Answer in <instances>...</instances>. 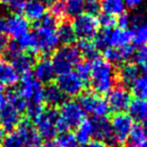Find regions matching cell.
Instances as JSON below:
<instances>
[{
	"label": "cell",
	"instance_id": "cell-39",
	"mask_svg": "<svg viewBox=\"0 0 147 147\" xmlns=\"http://www.w3.org/2000/svg\"><path fill=\"white\" fill-rule=\"evenodd\" d=\"M49 14L56 17L57 20L62 18L65 16V3L61 1L54 0L53 2L49 4Z\"/></svg>",
	"mask_w": 147,
	"mask_h": 147
},
{
	"label": "cell",
	"instance_id": "cell-26",
	"mask_svg": "<svg viewBox=\"0 0 147 147\" xmlns=\"http://www.w3.org/2000/svg\"><path fill=\"white\" fill-rule=\"evenodd\" d=\"M56 33H57L59 43L65 44V45H72V43L76 39L72 24H70L68 22H63L60 25H58L57 29H56Z\"/></svg>",
	"mask_w": 147,
	"mask_h": 147
},
{
	"label": "cell",
	"instance_id": "cell-36",
	"mask_svg": "<svg viewBox=\"0 0 147 147\" xmlns=\"http://www.w3.org/2000/svg\"><path fill=\"white\" fill-rule=\"evenodd\" d=\"M56 142L60 147H78L75 135L72 132H70V131L60 133Z\"/></svg>",
	"mask_w": 147,
	"mask_h": 147
},
{
	"label": "cell",
	"instance_id": "cell-9",
	"mask_svg": "<svg viewBox=\"0 0 147 147\" xmlns=\"http://www.w3.org/2000/svg\"><path fill=\"white\" fill-rule=\"evenodd\" d=\"M56 85L65 96L75 97L82 94L83 89L85 87V83L81 80L75 71H70V72L58 75Z\"/></svg>",
	"mask_w": 147,
	"mask_h": 147
},
{
	"label": "cell",
	"instance_id": "cell-18",
	"mask_svg": "<svg viewBox=\"0 0 147 147\" xmlns=\"http://www.w3.org/2000/svg\"><path fill=\"white\" fill-rule=\"evenodd\" d=\"M40 87H42V84L39 83L38 81H36L31 76V73H30L22 76L21 85H20V87H18V89L16 91L18 92V94L21 96L22 98L25 99L26 101H28V100L32 99L34 92Z\"/></svg>",
	"mask_w": 147,
	"mask_h": 147
},
{
	"label": "cell",
	"instance_id": "cell-14",
	"mask_svg": "<svg viewBox=\"0 0 147 147\" xmlns=\"http://www.w3.org/2000/svg\"><path fill=\"white\" fill-rule=\"evenodd\" d=\"M34 80L41 84H49L55 78V70L53 63L47 58H41L33 65Z\"/></svg>",
	"mask_w": 147,
	"mask_h": 147
},
{
	"label": "cell",
	"instance_id": "cell-13",
	"mask_svg": "<svg viewBox=\"0 0 147 147\" xmlns=\"http://www.w3.org/2000/svg\"><path fill=\"white\" fill-rule=\"evenodd\" d=\"M29 30L28 21L22 16L21 14H14L12 16L7 18V27L5 32L14 40H18L22 36L27 33Z\"/></svg>",
	"mask_w": 147,
	"mask_h": 147
},
{
	"label": "cell",
	"instance_id": "cell-40",
	"mask_svg": "<svg viewBox=\"0 0 147 147\" xmlns=\"http://www.w3.org/2000/svg\"><path fill=\"white\" fill-rule=\"evenodd\" d=\"M84 11L86 14H89L91 16L98 15L101 11V3L100 0H85L84 2Z\"/></svg>",
	"mask_w": 147,
	"mask_h": 147
},
{
	"label": "cell",
	"instance_id": "cell-47",
	"mask_svg": "<svg viewBox=\"0 0 147 147\" xmlns=\"http://www.w3.org/2000/svg\"><path fill=\"white\" fill-rule=\"evenodd\" d=\"M143 23H144V17L141 14H135L133 16H131V25L133 27H135V28H138Z\"/></svg>",
	"mask_w": 147,
	"mask_h": 147
},
{
	"label": "cell",
	"instance_id": "cell-31",
	"mask_svg": "<svg viewBox=\"0 0 147 147\" xmlns=\"http://www.w3.org/2000/svg\"><path fill=\"white\" fill-rule=\"evenodd\" d=\"M131 91L136 99L147 100V74L141 75L131 85Z\"/></svg>",
	"mask_w": 147,
	"mask_h": 147
},
{
	"label": "cell",
	"instance_id": "cell-53",
	"mask_svg": "<svg viewBox=\"0 0 147 147\" xmlns=\"http://www.w3.org/2000/svg\"><path fill=\"white\" fill-rule=\"evenodd\" d=\"M44 147H60V146H59L57 142H55V141H49V142L44 145Z\"/></svg>",
	"mask_w": 147,
	"mask_h": 147
},
{
	"label": "cell",
	"instance_id": "cell-32",
	"mask_svg": "<svg viewBox=\"0 0 147 147\" xmlns=\"http://www.w3.org/2000/svg\"><path fill=\"white\" fill-rule=\"evenodd\" d=\"M84 2L85 0H67L65 3V15L75 18L76 16L83 14Z\"/></svg>",
	"mask_w": 147,
	"mask_h": 147
},
{
	"label": "cell",
	"instance_id": "cell-22",
	"mask_svg": "<svg viewBox=\"0 0 147 147\" xmlns=\"http://www.w3.org/2000/svg\"><path fill=\"white\" fill-rule=\"evenodd\" d=\"M129 116L135 121H145L147 119V100L134 99L131 100L128 107Z\"/></svg>",
	"mask_w": 147,
	"mask_h": 147
},
{
	"label": "cell",
	"instance_id": "cell-30",
	"mask_svg": "<svg viewBox=\"0 0 147 147\" xmlns=\"http://www.w3.org/2000/svg\"><path fill=\"white\" fill-rule=\"evenodd\" d=\"M16 43L22 52L23 51H29L33 54H37V39L34 32H27L24 36H22Z\"/></svg>",
	"mask_w": 147,
	"mask_h": 147
},
{
	"label": "cell",
	"instance_id": "cell-42",
	"mask_svg": "<svg viewBox=\"0 0 147 147\" xmlns=\"http://www.w3.org/2000/svg\"><path fill=\"white\" fill-rule=\"evenodd\" d=\"M44 110V106L42 104H37V103H32L30 102L28 103V106L26 109V112H27V115L30 119H32L33 121L41 115V113Z\"/></svg>",
	"mask_w": 147,
	"mask_h": 147
},
{
	"label": "cell",
	"instance_id": "cell-34",
	"mask_svg": "<svg viewBox=\"0 0 147 147\" xmlns=\"http://www.w3.org/2000/svg\"><path fill=\"white\" fill-rule=\"evenodd\" d=\"M133 57H134L136 67L140 70L147 72V45L140 46L139 49L135 51Z\"/></svg>",
	"mask_w": 147,
	"mask_h": 147
},
{
	"label": "cell",
	"instance_id": "cell-6",
	"mask_svg": "<svg viewBox=\"0 0 147 147\" xmlns=\"http://www.w3.org/2000/svg\"><path fill=\"white\" fill-rule=\"evenodd\" d=\"M72 27L80 40H92L99 31V22L96 16L83 13L74 18Z\"/></svg>",
	"mask_w": 147,
	"mask_h": 147
},
{
	"label": "cell",
	"instance_id": "cell-41",
	"mask_svg": "<svg viewBox=\"0 0 147 147\" xmlns=\"http://www.w3.org/2000/svg\"><path fill=\"white\" fill-rule=\"evenodd\" d=\"M109 34H110V30L107 29H101L100 31H98L97 36L94 37V43L98 49H106L109 45Z\"/></svg>",
	"mask_w": 147,
	"mask_h": 147
},
{
	"label": "cell",
	"instance_id": "cell-38",
	"mask_svg": "<svg viewBox=\"0 0 147 147\" xmlns=\"http://www.w3.org/2000/svg\"><path fill=\"white\" fill-rule=\"evenodd\" d=\"M133 41L135 44L140 46H144L147 44V22H144L143 24L139 26L134 31V39Z\"/></svg>",
	"mask_w": 147,
	"mask_h": 147
},
{
	"label": "cell",
	"instance_id": "cell-11",
	"mask_svg": "<svg viewBox=\"0 0 147 147\" xmlns=\"http://www.w3.org/2000/svg\"><path fill=\"white\" fill-rule=\"evenodd\" d=\"M21 123V114L10 103L2 98L0 100V128L5 132L16 129Z\"/></svg>",
	"mask_w": 147,
	"mask_h": 147
},
{
	"label": "cell",
	"instance_id": "cell-25",
	"mask_svg": "<svg viewBox=\"0 0 147 147\" xmlns=\"http://www.w3.org/2000/svg\"><path fill=\"white\" fill-rule=\"evenodd\" d=\"M140 69L135 63H125L119 70V80L125 86H131L139 78Z\"/></svg>",
	"mask_w": 147,
	"mask_h": 147
},
{
	"label": "cell",
	"instance_id": "cell-8",
	"mask_svg": "<svg viewBox=\"0 0 147 147\" xmlns=\"http://www.w3.org/2000/svg\"><path fill=\"white\" fill-rule=\"evenodd\" d=\"M34 34L37 39V54L42 53L46 55L55 52L57 49L59 40L55 29L45 28L38 25Z\"/></svg>",
	"mask_w": 147,
	"mask_h": 147
},
{
	"label": "cell",
	"instance_id": "cell-5",
	"mask_svg": "<svg viewBox=\"0 0 147 147\" xmlns=\"http://www.w3.org/2000/svg\"><path fill=\"white\" fill-rule=\"evenodd\" d=\"M58 119V112L54 107L44 109L41 115L33 123L37 127L36 130L43 140L53 141L58 132L56 130V121Z\"/></svg>",
	"mask_w": 147,
	"mask_h": 147
},
{
	"label": "cell",
	"instance_id": "cell-49",
	"mask_svg": "<svg viewBox=\"0 0 147 147\" xmlns=\"http://www.w3.org/2000/svg\"><path fill=\"white\" fill-rule=\"evenodd\" d=\"M143 1L144 0H125V3H126L127 8L135 9L143 3Z\"/></svg>",
	"mask_w": 147,
	"mask_h": 147
},
{
	"label": "cell",
	"instance_id": "cell-4",
	"mask_svg": "<svg viewBox=\"0 0 147 147\" xmlns=\"http://www.w3.org/2000/svg\"><path fill=\"white\" fill-rule=\"evenodd\" d=\"M78 103L85 113L94 115V118H103L110 112L106 100L92 91H85L80 94Z\"/></svg>",
	"mask_w": 147,
	"mask_h": 147
},
{
	"label": "cell",
	"instance_id": "cell-56",
	"mask_svg": "<svg viewBox=\"0 0 147 147\" xmlns=\"http://www.w3.org/2000/svg\"><path fill=\"white\" fill-rule=\"evenodd\" d=\"M3 138H4V131L0 128V141H1V140H3Z\"/></svg>",
	"mask_w": 147,
	"mask_h": 147
},
{
	"label": "cell",
	"instance_id": "cell-28",
	"mask_svg": "<svg viewBox=\"0 0 147 147\" xmlns=\"http://www.w3.org/2000/svg\"><path fill=\"white\" fill-rule=\"evenodd\" d=\"M78 49L80 51L81 55H83L86 59L94 60L98 58V47L96 46L94 41L91 40H80L78 42Z\"/></svg>",
	"mask_w": 147,
	"mask_h": 147
},
{
	"label": "cell",
	"instance_id": "cell-24",
	"mask_svg": "<svg viewBox=\"0 0 147 147\" xmlns=\"http://www.w3.org/2000/svg\"><path fill=\"white\" fill-rule=\"evenodd\" d=\"M75 139L78 141V145L86 146L90 142L92 138V121L91 119L85 118L78 127V130L75 133Z\"/></svg>",
	"mask_w": 147,
	"mask_h": 147
},
{
	"label": "cell",
	"instance_id": "cell-55",
	"mask_svg": "<svg viewBox=\"0 0 147 147\" xmlns=\"http://www.w3.org/2000/svg\"><path fill=\"white\" fill-rule=\"evenodd\" d=\"M142 127H143L144 131L146 132V134H147V119L145 120V121H143V125H142Z\"/></svg>",
	"mask_w": 147,
	"mask_h": 147
},
{
	"label": "cell",
	"instance_id": "cell-52",
	"mask_svg": "<svg viewBox=\"0 0 147 147\" xmlns=\"http://www.w3.org/2000/svg\"><path fill=\"white\" fill-rule=\"evenodd\" d=\"M1 1H2L5 5L11 7V5H13V4L17 3V2H21V1H24V0H1Z\"/></svg>",
	"mask_w": 147,
	"mask_h": 147
},
{
	"label": "cell",
	"instance_id": "cell-16",
	"mask_svg": "<svg viewBox=\"0 0 147 147\" xmlns=\"http://www.w3.org/2000/svg\"><path fill=\"white\" fill-rule=\"evenodd\" d=\"M134 39V31L130 29H112L110 30L109 34V43L107 47H115L118 49L125 45L131 44V42H133Z\"/></svg>",
	"mask_w": 147,
	"mask_h": 147
},
{
	"label": "cell",
	"instance_id": "cell-15",
	"mask_svg": "<svg viewBox=\"0 0 147 147\" xmlns=\"http://www.w3.org/2000/svg\"><path fill=\"white\" fill-rule=\"evenodd\" d=\"M92 121V136L98 141H102L107 144H115L113 139V133L111 129L110 121L103 117V118H94Z\"/></svg>",
	"mask_w": 147,
	"mask_h": 147
},
{
	"label": "cell",
	"instance_id": "cell-51",
	"mask_svg": "<svg viewBox=\"0 0 147 147\" xmlns=\"http://www.w3.org/2000/svg\"><path fill=\"white\" fill-rule=\"evenodd\" d=\"M5 27H7V20L0 15V33L5 32Z\"/></svg>",
	"mask_w": 147,
	"mask_h": 147
},
{
	"label": "cell",
	"instance_id": "cell-37",
	"mask_svg": "<svg viewBox=\"0 0 147 147\" xmlns=\"http://www.w3.org/2000/svg\"><path fill=\"white\" fill-rule=\"evenodd\" d=\"M75 68H76V71H75L76 74L86 84L89 81L90 78V71H91V63H90V61H87V60L86 61H80Z\"/></svg>",
	"mask_w": 147,
	"mask_h": 147
},
{
	"label": "cell",
	"instance_id": "cell-44",
	"mask_svg": "<svg viewBox=\"0 0 147 147\" xmlns=\"http://www.w3.org/2000/svg\"><path fill=\"white\" fill-rule=\"evenodd\" d=\"M39 26L45 27V28H51V29H57L58 26V20L56 17H54L51 14H45L44 16L42 17V20L40 21Z\"/></svg>",
	"mask_w": 147,
	"mask_h": 147
},
{
	"label": "cell",
	"instance_id": "cell-3",
	"mask_svg": "<svg viewBox=\"0 0 147 147\" xmlns=\"http://www.w3.org/2000/svg\"><path fill=\"white\" fill-rule=\"evenodd\" d=\"M51 61L53 63L56 74L59 75L67 73L73 71L74 67H76V65L81 61V53L76 46L65 45L55 51Z\"/></svg>",
	"mask_w": 147,
	"mask_h": 147
},
{
	"label": "cell",
	"instance_id": "cell-54",
	"mask_svg": "<svg viewBox=\"0 0 147 147\" xmlns=\"http://www.w3.org/2000/svg\"><path fill=\"white\" fill-rule=\"evenodd\" d=\"M4 94H5V91H4V87L0 85V100L4 97Z\"/></svg>",
	"mask_w": 147,
	"mask_h": 147
},
{
	"label": "cell",
	"instance_id": "cell-33",
	"mask_svg": "<svg viewBox=\"0 0 147 147\" xmlns=\"http://www.w3.org/2000/svg\"><path fill=\"white\" fill-rule=\"evenodd\" d=\"M3 147H25L23 135L15 129L3 138Z\"/></svg>",
	"mask_w": 147,
	"mask_h": 147
},
{
	"label": "cell",
	"instance_id": "cell-23",
	"mask_svg": "<svg viewBox=\"0 0 147 147\" xmlns=\"http://www.w3.org/2000/svg\"><path fill=\"white\" fill-rule=\"evenodd\" d=\"M147 134L142 125H133L130 134L127 139V147H145Z\"/></svg>",
	"mask_w": 147,
	"mask_h": 147
},
{
	"label": "cell",
	"instance_id": "cell-27",
	"mask_svg": "<svg viewBox=\"0 0 147 147\" xmlns=\"http://www.w3.org/2000/svg\"><path fill=\"white\" fill-rule=\"evenodd\" d=\"M101 10L103 14H107L111 16H118L126 10L125 0H101Z\"/></svg>",
	"mask_w": 147,
	"mask_h": 147
},
{
	"label": "cell",
	"instance_id": "cell-17",
	"mask_svg": "<svg viewBox=\"0 0 147 147\" xmlns=\"http://www.w3.org/2000/svg\"><path fill=\"white\" fill-rule=\"evenodd\" d=\"M46 13V4L43 0H28L25 2L24 14L27 21L39 22Z\"/></svg>",
	"mask_w": 147,
	"mask_h": 147
},
{
	"label": "cell",
	"instance_id": "cell-1",
	"mask_svg": "<svg viewBox=\"0 0 147 147\" xmlns=\"http://www.w3.org/2000/svg\"><path fill=\"white\" fill-rule=\"evenodd\" d=\"M91 63L89 82L96 94H109L114 88L116 82V74L113 65L103 58H96Z\"/></svg>",
	"mask_w": 147,
	"mask_h": 147
},
{
	"label": "cell",
	"instance_id": "cell-48",
	"mask_svg": "<svg viewBox=\"0 0 147 147\" xmlns=\"http://www.w3.org/2000/svg\"><path fill=\"white\" fill-rule=\"evenodd\" d=\"M8 38L4 36L3 33H0V55L4 54L5 52V49L8 46Z\"/></svg>",
	"mask_w": 147,
	"mask_h": 147
},
{
	"label": "cell",
	"instance_id": "cell-46",
	"mask_svg": "<svg viewBox=\"0 0 147 147\" xmlns=\"http://www.w3.org/2000/svg\"><path fill=\"white\" fill-rule=\"evenodd\" d=\"M116 25H118L119 29H128V27L131 25V16L128 15L126 12L121 13L120 15L117 16L116 20Z\"/></svg>",
	"mask_w": 147,
	"mask_h": 147
},
{
	"label": "cell",
	"instance_id": "cell-20",
	"mask_svg": "<svg viewBox=\"0 0 147 147\" xmlns=\"http://www.w3.org/2000/svg\"><path fill=\"white\" fill-rule=\"evenodd\" d=\"M20 81V74L13 68L10 62L5 60L0 61V85L1 86H14Z\"/></svg>",
	"mask_w": 147,
	"mask_h": 147
},
{
	"label": "cell",
	"instance_id": "cell-12",
	"mask_svg": "<svg viewBox=\"0 0 147 147\" xmlns=\"http://www.w3.org/2000/svg\"><path fill=\"white\" fill-rule=\"evenodd\" d=\"M16 130L24 138L25 147H44V140L38 133L29 119L21 120V123L16 127Z\"/></svg>",
	"mask_w": 147,
	"mask_h": 147
},
{
	"label": "cell",
	"instance_id": "cell-19",
	"mask_svg": "<svg viewBox=\"0 0 147 147\" xmlns=\"http://www.w3.org/2000/svg\"><path fill=\"white\" fill-rule=\"evenodd\" d=\"M10 63L13 65L14 69L16 70L17 73L23 76V75L31 73V69L34 65V60H33V57L30 54L21 52L13 58Z\"/></svg>",
	"mask_w": 147,
	"mask_h": 147
},
{
	"label": "cell",
	"instance_id": "cell-7",
	"mask_svg": "<svg viewBox=\"0 0 147 147\" xmlns=\"http://www.w3.org/2000/svg\"><path fill=\"white\" fill-rule=\"evenodd\" d=\"M110 123L114 143L118 145H123L127 142V139L132 130L133 120L128 114L120 113V114L115 115Z\"/></svg>",
	"mask_w": 147,
	"mask_h": 147
},
{
	"label": "cell",
	"instance_id": "cell-2",
	"mask_svg": "<svg viewBox=\"0 0 147 147\" xmlns=\"http://www.w3.org/2000/svg\"><path fill=\"white\" fill-rule=\"evenodd\" d=\"M85 119V112L82 110L78 101L65 100L58 112V119L56 121V130L59 133L68 132L70 129L78 128Z\"/></svg>",
	"mask_w": 147,
	"mask_h": 147
},
{
	"label": "cell",
	"instance_id": "cell-10",
	"mask_svg": "<svg viewBox=\"0 0 147 147\" xmlns=\"http://www.w3.org/2000/svg\"><path fill=\"white\" fill-rule=\"evenodd\" d=\"M107 105L110 111L120 114L128 110L131 102L130 92L123 87H114L107 94Z\"/></svg>",
	"mask_w": 147,
	"mask_h": 147
},
{
	"label": "cell",
	"instance_id": "cell-29",
	"mask_svg": "<svg viewBox=\"0 0 147 147\" xmlns=\"http://www.w3.org/2000/svg\"><path fill=\"white\" fill-rule=\"evenodd\" d=\"M4 98L20 114L23 113V112H26V109L28 106V102L25 99L22 98L16 90H9V91H7L4 94Z\"/></svg>",
	"mask_w": 147,
	"mask_h": 147
},
{
	"label": "cell",
	"instance_id": "cell-43",
	"mask_svg": "<svg viewBox=\"0 0 147 147\" xmlns=\"http://www.w3.org/2000/svg\"><path fill=\"white\" fill-rule=\"evenodd\" d=\"M98 22L99 26H102V29H107V30H112L116 25V18L107 14H102Z\"/></svg>",
	"mask_w": 147,
	"mask_h": 147
},
{
	"label": "cell",
	"instance_id": "cell-57",
	"mask_svg": "<svg viewBox=\"0 0 147 147\" xmlns=\"http://www.w3.org/2000/svg\"><path fill=\"white\" fill-rule=\"evenodd\" d=\"M57 1H61V2H63V1H67V0H57Z\"/></svg>",
	"mask_w": 147,
	"mask_h": 147
},
{
	"label": "cell",
	"instance_id": "cell-45",
	"mask_svg": "<svg viewBox=\"0 0 147 147\" xmlns=\"http://www.w3.org/2000/svg\"><path fill=\"white\" fill-rule=\"evenodd\" d=\"M21 52L22 51L20 49L16 42H9L8 46L5 49V52H4V55H5V57L8 58L9 60H12L13 58Z\"/></svg>",
	"mask_w": 147,
	"mask_h": 147
},
{
	"label": "cell",
	"instance_id": "cell-50",
	"mask_svg": "<svg viewBox=\"0 0 147 147\" xmlns=\"http://www.w3.org/2000/svg\"><path fill=\"white\" fill-rule=\"evenodd\" d=\"M83 147H107V145L104 142H102V141L94 140V141H91L86 146H83Z\"/></svg>",
	"mask_w": 147,
	"mask_h": 147
},
{
	"label": "cell",
	"instance_id": "cell-21",
	"mask_svg": "<svg viewBox=\"0 0 147 147\" xmlns=\"http://www.w3.org/2000/svg\"><path fill=\"white\" fill-rule=\"evenodd\" d=\"M65 94L56 84H51L44 87V102L51 107L61 105L65 102Z\"/></svg>",
	"mask_w": 147,
	"mask_h": 147
},
{
	"label": "cell",
	"instance_id": "cell-35",
	"mask_svg": "<svg viewBox=\"0 0 147 147\" xmlns=\"http://www.w3.org/2000/svg\"><path fill=\"white\" fill-rule=\"evenodd\" d=\"M103 56L106 61H109L111 65H118V63H123V57L120 55L118 49H115V47H106L104 49L103 52Z\"/></svg>",
	"mask_w": 147,
	"mask_h": 147
}]
</instances>
